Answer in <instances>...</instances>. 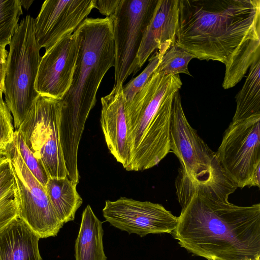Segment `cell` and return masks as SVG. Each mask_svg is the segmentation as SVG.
<instances>
[{"label": "cell", "mask_w": 260, "mask_h": 260, "mask_svg": "<svg viewBox=\"0 0 260 260\" xmlns=\"http://www.w3.org/2000/svg\"><path fill=\"white\" fill-rule=\"evenodd\" d=\"M175 43L224 63L222 87L232 88L260 58V1L179 0Z\"/></svg>", "instance_id": "6da1fadb"}, {"label": "cell", "mask_w": 260, "mask_h": 260, "mask_svg": "<svg viewBox=\"0 0 260 260\" xmlns=\"http://www.w3.org/2000/svg\"><path fill=\"white\" fill-rule=\"evenodd\" d=\"M181 207L172 233L179 244L208 260H259L260 204L240 206L231 192L175 181Z\"/></svg>", "instance_id": "7a4b0ae2"}, {"label": "cell", "mask_w": 260, "mask_h": 260, "mask_svg": "<svg viewBox=\"0 0 260 260\" xmlns=\"http://www.w3.org/2000/svg\"><path fill=\"white\" fill-rule=\"evenodd\" d=\"M76 31L79 50L70 87L61 100L59 121L60 137L72 143L80 141L102 81L115 62L110 17L87 18Z\"/></svg>", "instance_id": "3957f363"}, {"label": "cell", "mask_w": 260, "mask_h": 260, "mask_svg": "<svg viewBox=\"0 0 260 260\" xmlns=\"http://www.w3.org/2000/svg\"><path fill=\"white\" fill-rule=\"evenodd\" d=\"M179 75H165L157 68L129 102L125 103L129 159L125 170L142 171L158 165L170 152V125Z\"/></svg>", "instance_id": "277c9868"}, {"label": "cell", "mask_w": 260, "mask_h": 260, "mask_svg": "<svg viewBox=\"0 0 260 260\" xmlns=\"http://www.w3.org/2000/svg\"><path fill=\"white\" fill-rule=\"evenodd\" d=\"M34 24V18L26 15L19 23L9 44L4 93L15 130L39 95L35 84L42 56Z\"/></svg>", "instance_id": "5b68a950"}, {"label": "cell", "mask_w": 260, "mask_h": 260, "mask_svg": "<svg viewBox=\"0 0 260 260\" xmlns=\"http://www.w3.org/2000/svg\"><path fill=\"white\" fill-rule=\"evenodd\" d=\"M62 101L40 95L17 131L49 178L67 177L59 135Z\"/></svg>", "instance_id": "8992f818"}, {"label": "cell", "mask_w": 260, "mask_h": 260, "mask_svg": "<svg viewBox=\"0 0 260 260\" xmlns=\"http://www.w3.org/2000/svg\"><path fill=\"white\" fill-rule=\"evenodd\" d=\"M9 159L16 185L18 217L40 238L55 237L64 224L45 188L25 165L14 141L2 153Z\"/></svg>", "instance_id": "52a82bcc"}, {"label": "cell", "mask_w": 260, "mask_h": 260, "mask_svg": "<svg viewBox=\"0 0 260 260\" xmlns=\"http://www.w3.org/2000/svg\"><path fill=\"white\" fill-rule=\"evenodd\" d=\"M156 1L121 0L110 17L115 45L114 86L123 84L129 76L139 71L136 64L137 52Z\"/></svg>", "instance_id": "ba28073f"}, {"label": "cell", "mask_w": 260, "mask_h": 260, "mask_svg": "<svg viewBox=\"0 0 260 260\" xmlns=\"http://www.w3.org/2000/svg\"><path fill=\"white\" fill-rule=\"evenodd\" d=\"M215 155L237 188L251 187L253 175L260 168V117L231 122Z\"/></svg>", "instance_id": "9c48e42d"}, {"label": "cell", "mask_w": 260, "mask_h": 260, "mask_svg": "<svg viewBox=\"0 0 260 260\" xmlns=\"http://www.w3.org/2000/svg\"><path fill=\"white\" fill-rule=\"evenodd\" d=\"M170 151L181 163V168L193 183H204L223 170L215 152L189 123L182 106L179 91L173 98L170 125Z\"/></svg>", "instance_id": "30bf717a"}, {"label": "cell", "mask_w": 260, "mask_h": 260, "mask_svg": "<svg viewBox=\"0 0 260 260\" xmlns=\"http://www.w3.org/2000/svg\"><path fill=\"white\" fill-rule=\"evenodd\" d=\"M102 212L111 225L140 237L150 234L172 233L178 222V217L159 204L126 197L106 201Z\"/></svg>", "instance_id": "8fae6325"}, {"label": "cell", "mask_w": 260, "mask_h": 260, "mask_svg": "<svg viewBox=\"0 0 260 260\" xmlns=\"http://www.w3.org/2000/svg\"><path fill=\"white\" fill-rule=\"evenodd\" d=\"M79 46L78 35L75 30L45 51L35 84L39 94L62 100L72 83Z\"/></svg>", "instance_id": "7c38bea8"}, {"label": "cell", "mask_w": 260, "mask_h": 260, "mask_svg": "<svg viewBox=\"0 0 260 260\" xmlns=\"http://www.w3.org/2000/svg\"><path fill=\"white\" fill-rule=\"evenodd\" d=\"M94 8L93 0H46L34 19L36 42L45 51L73 34Z\"/></svg>", "instance_id": "4fadbf2b"}, {"label": "cell", "mask_w": 260, "mask_h": 260, "mask_svg": "<svg viewBox=\"0 0 260 260\" xmlns=\"http://www.w3.org/2000/svg\"><path fill=\"white\" fill-rule=\"evenodd\" d=\"M123 84L101 98L100 122L107 147L125 169L129 159Z\"/></svg>", "instance_id": "5bb4252c"}, {"label": "cell", "mask_w": 260, "mask_h": 260, "mask_svg": "<svg viewBox=\"0 0 260 260\" xmlns=\"http://www.w3.org/2000/svg\"><path fill=\"white\" fill-rule=\"evenodd\" d=\"M179 3V0H157L137 52L136 64L139 71L151 54L164 43H175Z\"/></svg>", "instance_id": "9a60e30c"}, {"label": "cell", "mask_w": 260, "mask_h": 260, "mask_svg": "<svg viewBox=\"0 0 260 260\" xmlns=\"http://www.w3.org/2000/svg\"><path fill=\"white\" fill-rule=\"evenodd\" d=\"M40 238L18 217L0 232V260H42Z\"/></svg>", "instance_id": "2e32d148"}, {"label": "cell", "mask_w": 260, "mask_h": 260, "mask_svg": "<svg viewBox=\"0 0 260 260\" xmlns=\"http://www.w3.org/2000/svg\"><path fill=\"white\" fill-rule=\"evenodd\" d=\"M102 223L88 205L82 213L75 241V260H107L104 250Z\"/></svg>", "instance_id": "e0dca14e"}, {"label": "cell", "mask_w": 260, "mask_h": 260, "mask_svg": "<svg viewBox=\"0 0 260 260\" xmlns=\"http://www.w3.org/2000/svg\"><path fill=\"white\" fill-rule=\"evenodd\" d=\"M77 185L67 177L49 178L45 187L57 216L63 224L74 220L83 203Z\"/></svg>", "instance_id": "ac0fdd59"}, {"label": "cell", "mask_w": 260, "mask_h": 260, "mask_svg": "<svg viewBox=\"0 0 260 260\" xmlns=\"http://www.w3.org/2000/svg\"><path fill=\"white\" fill-rule=\"evenodd\" d=\"M260 58L249 69L245 83L235 96L236 111L232 122L260 117Z\"/></svg>", "instance_id": "d6986e66"}, {"label": "cell", "mask_w": 260, "mask_h": 260, "mask_svg": "<svg viewBox=\"0 0 260 260\" xmlns=\"http://www.w3.org/2000/svg\"><path fill=\"white\" fill-rule=\"evenodd\" d=\"M22 14L20 0H0V45H9Z\"/></svg>", "instance_id": "ffe728a7"}, {"label": "cell", "mask_w": 260, "mask_h": 260, "mask_svg": "<svg viewBox=\"0 0 260 260\" xmlns=\"http://www.w3.org/2000/svg\"><path fill=\"white\" fill-rule=\"evenodd\" d=\"M194 56L176 43L172 44L164 54L158 67L157 70L165 75H179L180 73L191 76L188 65Z\"/></svg>", "instance_id": "44dd1931"}, {"label": "cell", "mask_w": 260, "mask_h": 260, "mask_svg": "<svg viewBox=\"0 0 260 260\" xmlns=\"http://www.w3.org/2000/svg\"><path fill=\"white\" fill-rule=\"evenodd\" d=\"M172 44L171 42L164 43L150 57L149 63L145 69L138 76L132 78L124 86H123V92L126 102L131 101L141 89L158 67L164 54Z\"/></svg>", "instance_id": "7402d4cb"}, {"label": "cell", "mask_w": 260, "mask_h": 260, "mask_svg": "<svg viewBox=\"0 0 260 260\" xmlns=\"http://www.w3.org/2000/svg\"><path fill=\"white\" fill-rule=\"evenodd\" d=\"M13 141L26 166L41 184L45 187L49 177L42 162L34 155L17 130H15Z\"/></svg>", "instance_id": "603a6c76"}, {"label": "cell", "mask_w": 260, "mask_h": 260, "mask_svg": "<svg viewBox=\"0 0 260 260\" xmlns=\"http://www.w3.org/2000/svg\"><path fill=\"white\" fill-rule=\"evenodd\" d=\"M13 117L7 104L0 98V155L7 147L13 142L14 138V129Z\"/></svg>", "instance_id": "cb8c5ba5"}, {"label": "cell", "mask_w": 260, "mask_h": 260, "mask_svg": "<svg viewBox=\"0 0 260 260\" xmlns=\"http://www.w3.org/2000/svg\"><path fill=\"white\" fill-rule=\"evenodd\" d=\"M17 192L16 185L10 161L0 155V204Z\"/></svg>", "instance_id": "d4e9b609"}, {"label": "cell", "mask_w": 260, "mask_h": 260, "mask_svg": "<svg viewBox=\"0 0 260 260\" xmlns=\"http://www.w3.org/2000/svg\"><path fill=\"white\" fill-rule=\"evenodd\" d=\"M18 217L17 193L0 204V232Z\"/></svg>", "instance_id": "484cf974"}, {"label": "cell", "mask_w": 260, "mask_h": 260, "mask_svg": "<svg viewBox=\"0 0 260 260\" xmlns=\"http://www.w3.org/2000/svg\"><path fill=\"white\" fill-rule=\"evenodd\" d=\"M121 0H93L94 8L107 17H110L115 12Z\"/></svg>", "instance_id": "4316f807"}, {"label": "cell", "mask_w": 260, "mask_h": 260, "mask_svg": "<svg viewBox=\"0 0 260 260\" xmlns=\"http://www.w3.org/2000/svg\"><path fill=\"white\" fill-rule=\"evenodd\" d=\"M5 46L0 45V98L4 91L8 51Z\"/></svg>", "instance_id": "83f0119b"}, {"label": "cell", "mask_w": 260, "mask_h": 260, "mask_svg": "<svg viewBox=\"0 0 260 260\" xmlns=\"http://www.w3.org/2000/svg\"><path fill=\"white\" fill-rule=\"evenodd\" d=\"M21 2V4L22 7L24 8L25 9H28L29 7L31 6L34 1H24V0H20Z\"/></svg>", "instance_id": "f1b7e54d"}, {"label": "cell", "mask_w": 260, "mask_h": 260, "mask_svg": "<svg viewBox=\"0 0 260 260\" xmlns=\"http://www.w3.org/2000/svg\"></svg>", "instance_id": "f546056e"}]
</instances>
